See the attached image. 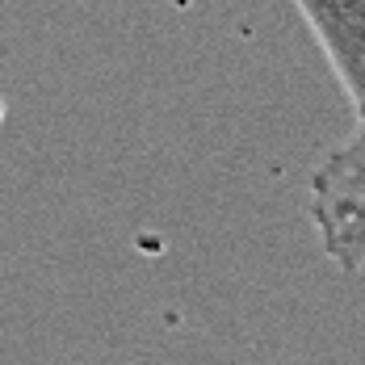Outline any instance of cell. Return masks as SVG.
I'll return each mask as SVG.
<instances>
[{"instance_id": "7a4b0ae2", "label": "cell", "mask_w": 365, "mask_h": 365, "mask_svg": "<svg viewBox=\"0 0 365 365\" xmlns=\"http://www.w3.org/2000/svg\"><path fill=\"white\" fill-rule=\"evenodd\" d=\"M365 130V0H294Z\"/></svg>"}, {"instance_id": "6da1fadb", "label": "cell", "mask_w": 365, "mask_h": 365, "mask_svg": "<svg viewBox=\"0 0 365 365\" xmlns=\"http://www.w3.org/2000/svg\"><path fill=\"white\" fill-rule=\"evenodd\" d=\"M311 222L336 269L344 273L365 269V130H357L315 168Z\"/></svg>"}]
</instances>
